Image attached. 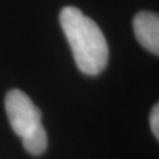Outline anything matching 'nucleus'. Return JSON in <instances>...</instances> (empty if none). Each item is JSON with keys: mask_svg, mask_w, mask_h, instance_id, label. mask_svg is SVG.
<instances>
[{"mask_svg": "<svg viewBox=\"0 0 159 159\" xmlns=\"http://www.w3.org/2000/svg\"><path fill=\"white\" fill-rule=\"evenodd\" d=\"M60 24L77 68L89 76L101 73L109 61V47L96 21L76 7H64L60 12Z\"/></svg>", "mask_w": 159, "mask_h": 159, "instance_id": "nucleus-1", "label": "nucleus"}, {"mask_svg": "<svg viewBox=\"0 0 159 159\" xmlns=\"http://www.w3.org/2000/svg\"><path fill=\"white\" fill-rule=\"evenodd\" d=\"M6 111L12 130L21 138L24 148L32 155L47 150L48 137L41 123V113L24 92L12 89L6 96Z\"/></svg>", "mask_w": 159, "mask_h": 159, "instance_id": "nucleus-2", "label": "nucleus"}, {"mask_svg": "<svg viewBox=\"0 0 159 159\" xmlns=\"http://www.w3.org/2000/svg\"><path fill=\"white\" fill-rule=\"evenodd\" d=\"M134 34L141 45L155 56L159 54V16L155 12L141 11L133 20Z\"/></svg>", "mask_w": 159, "mask_h": 159, "instance_id": "nucleus-3", "label": "nucleus"}, {"mask_svg": "<svg viewBox=\"0 0 159 159\" xmlns=\"http://www.w3.org/2000/svg\"><path fill=\"white\" fill-rule=\"evenodd\" d=\"M150 127H151L152 134L158 138L159 137V106H158V103L152 107L151 114H150Z\"/></svg>", "mask_w": 159, "mask_h": 159, "instance_id": "nucleus-4", "label": "nucleus"}]
</instances>
